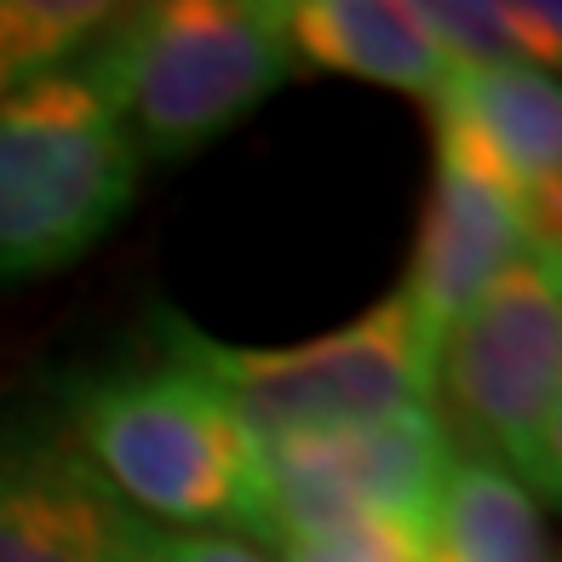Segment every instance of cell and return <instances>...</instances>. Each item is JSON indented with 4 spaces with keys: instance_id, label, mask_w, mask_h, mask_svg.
I'll return each instance as SVG.
<instances>
[{
    "instance_id": "6da1fadb",
    "label": "cell",
    "mask_w": 562,
    "mask_h": 562,
    "mask_svg": "<svg viewBox=\"0 0 562 562\" xmlns=\"http://www.w3.org/2000/svg\"><path fill=\"white\" fill-rule=\"evenodd\" d=\"M293 46L270 0H161L121 12L81 75L110 98L138 161H184L288 81Z\"/></svg>"
},
{
    "instance_id": "7a4b0ae2",
    "label": "cell",
    "mask_w": 562,
    "mask_h": 562,
    "mask_svg": "<svg viewBox=\"0 0 562 562\" xmlns=\"http://www.w3.org/2000/svg\"><path fill=\"white\" fill-rule=\"evenodd\" d=\"M69 448L98 482L138 505L144 522H236L252 528V459L247 430L190 362L110 373L75 396Z\"/></svg>"
},
{
    "instance_id": "3957f363",
    "label": "cell",
    "mask_w": 562,
    "mask_h": 562,
    "mask_svg": "<svg viewBox=\"0 0 562 562\" xmlns=\"http://www.w3.org/2000/svg\"><path fill=\"white\" fill-rule=\"evenodd\" d=\"M133 190L138 149L81 64L0 98V276L75 265Z\"/></svg>"
},
{
    "instance_id": "277c9868",
    "label": "cell",
    "mask_w": 562,
    "mask_h": 562,
    "mask_svg": "<svg viewBox=\"0 0 562 562\" xmlns=\"http://www.w3.org/2000/svg\"><path fill=\"white\" fill-rule=\"evenodd\" d=\"M167 356L190 362L224 396L252 448L311 430L373 425L414 407H437V356L407 322V304L391 293L339 334H322L293 350H236L195 334L184 316H167Z\"/></svg>"
},
{
    "instance_id": "5b68a950",
    "label": "cell",
    "mask_w": 562,
    "mask_h": 562,
    "mask_svg": "<svg viewBox=\"0 0 562 562\" xmlns=\"http://www.w3.org/2000/svg\"><path fill=\"white\" fill-rule=\"evenodd\" d=\"M437 391L471 453L546 505L562 488V259L557 241L510 265L437 350Z\"/></svg>"
},
{
    "instance_id": "8992f818",
    "label": "cell",
    "mask_w": 562,
    "mask_h": 562,
    "mask_svg": "<svg viewBox=\"0 0 562 562\" xmlns=\"http://www.w3.org/2000/svg\"><path fill=\"white\" fill-rule=\"evenodd\" d=\"M252 528L288 546L304 533L391 522L430 546V517L453 459V437L442 430L437 407L391 414L373 425L311 430L252 448Z\"/></svg>"
},
{
    "instance_id": "52a82bcc",
    "label": "cell",
    "mask_w": 562,
    "mask_h": 562,
    "mask_svg": "<svg viewBox=\"0 0 562 562\" xmlns=\"http://www.w3.org/2000/svg\"><path fill=\"white\" fill-rule=\"evenodd\" d=\"M533 247H551V236H540V224L522 213V201L499 190L453 144L437 138V178H430V195H425L414 265H407V281L396 293L407 304V322H414L419 345L437 356L448 327L510 265H522Z\"/></svg>"
},
{
    "instance_id": "ba28073f",
    "label": "cell",
    "mask_w": 562,
    "mask_h": 562,
    "mask_svg": "<svg viewBox=\"0 0 562 562\" xmlns=\"http://www.w3.org/2000/svg\"><path fill=\"white\" fill-rule=\"evenodd\" d=\"M437 138L476 161L557 241L562 207V92L533 64H453L437 98Z\"/></svg>"
},
{
    "instance_id": "9c48e42d",
    "label": "cell",
    "mask_w": 562,
    "mask_h": 562,
    "mask_svg": "<svg viewBox=\"0 0 562 562\" xmlns=\"http://www.w3.org/2000/svg\"><path fill=\"white\" fill-rule=\"evenodd\" d=\"M138 533L69 437H0V562H138Z\"/></svg>"
},
{
    "instance_id": "30bf717a",
    "label": "cell",
    "mask_w": 562,
    "mask_h": 562,
    "mask_svg": "<svg viewBox=\"0 0 562 562\" xmlns=\"http://www.w3.org/2000/svg\"><path fill=\"white\" fill-rule=\"evenodd\" d=\"M281 23H288L293 58L414 92L425 104H437L453 75V58L402 0H293L281 7Z\"/></svg>"
},
{
    "instance_id": "8fae6325",
    "label": "cell",
    "mask_w": 562,
    "mask_h": 562,
    "mask_svg": "<svg viewBox=\"0 0 562 562\" xmlns=\"http://www.w3.org/2000/svg\"><path fill=\"white\" fill-rule=\"evenodd\" d=\"M430 562H551L540 499L494 459L453 448L430 517Z\"/></svg>"
},
{
    "instance_id": "7c38bea8",
    "label": "cell",
    "mask_w": 562,
    "mask_h": 562,
    "mask_svg": "<svg viewBox=\"0 0 562 562\" xmlns=\"http://www.w3.org/2000/svg\"><path fill=\"white\" fill-rule=\"evenodd\" d=\"M115 18L121 7L98 0H0V98L58 75V64L81 58Z\"/></svg>"
},
{
    "instance_id": "4fadbf2b",
    "label": "cell",
    "mask_w": 562,
    "mask_h": 562,
    "mask_svg": "<svg viewBox=\"0 0 562 562\" xmlns=\"http://www.w3.org/2000/svg\"><path fill=\"white\" fill-rule=\"evenodd\" d=\"M414 18L453 64H522L505 30V7H488V0H425V7H414Z\"/></svg>"
},
{
    "instance_id": "5bb4252c",
    "label": "cell",
    "mask_w": 562,
    "mask_h": 562,
    "mask_svg": "<svg viewBox=\"0 0 562 562\" xmlns=\"http://www.w3.org/2000/svg\"><path fill=\"white\" fill-rule=\"evenodd\" d=\"M281 562H430V546L391 522H356V528H327V533L288 540Z\"/></svg>"
},
{
    "instance_id": "9a60e30c",
    "label": "cell",
    "mask_w": 562,
    "mask_h": 562,
    "mask_svg": "<svg viewBox=\"0 0 562 562\" xmlns=\"http://www.w3.org/2000/svg\"><path fill=\"white\" fill-rule=\"evenodd\" d=\"M138 562H270V557L252 551L247 540H229V533H178V528L144 522Z\"/></svg>"
},
{
    "instance_id": "2e32d148",
    "label": "cell",
    "mask_w": 562,
    "mask_h": 562,
    "mask_svg": "<svg viewBox=\"0 0 562 562\" xmlns=\"http://www.w3.org/2000/svg\"><path fill=\"white\" fill-rule=\"evenodd\" d=\"M505 30L517 58L533 69L557 75V53H562V12L557 7H505Z\"/></svg>"
}]
</instances>
